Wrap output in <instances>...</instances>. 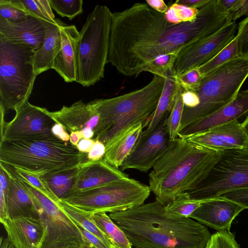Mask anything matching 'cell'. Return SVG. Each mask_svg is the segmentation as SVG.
<instances>
[{
	"mask_svg": "<svg viewBox=\"0 0 248 248\" xmlns=\"http://www.w3.org/2000/svg\"><path fill=\"white\" fill-rule=\"evenodd\" d=\"M46 34L41 46L35 50L33 57L34 71L36 76L52 69L55 57L61 45L59 20L55 23L43 21Z\"/></svg>",
	"mask_w": 248,
	"mask_h": 248,
	"instance_id": "24",
	"label": "cell"
},
{
	"mask_svg": "<svg viewBox=\"0 0 248 248\" xmlns=\"http://www.w3.org/2000/svg\"><path fill=\"white\" fill-rule=\"evenodd\" d=\"M146 3L153 9L161 14H165L168 9L163 0H146Z\"/></svg>",
	"mask_w": 248,
	"mask_h": 248,
	"instance_id": "48",
	"label": "cell"
},
{
	"mask_svg": "<svg viewBox=\"0 0 248 248\" xmlns=\"http://www.w3.org/2000/svg\"><path fill=\"white\" fill-rule=\"evenodd\" d=\"M86 248H110L97 237L79 227Z\"/></svg>",
	"mask_w": 248,
	"mask_h": 248,
	"instance_id": "43",
	"label": "cell"
},
{
	"mask_svg": "<svg viewBox=\"0 0 248 248\" xmlns=\"http://www.w3.org/2000/svg\"><path fill=\"white\" fill-rule=\"evenodd\" d=\"M151 191L149 186L128 177L96 188L73 193L61 200L94 214L110 213L143 204Z\"/></svg>",
	"mask_w": 248,
	"mask_h": 248,
	"instance_id": "9",
	"label": "cell"
},
{
	"mask_svg": "<svg viewBox=\"0 0 248 248\" xmlns=\"http://www.w3.org/2000/svg\"><path fill=\"white\" fill-rule=\"evenodd\" d=\"M240 56L237 38H234L211 60L200 66L203 78L229 60Z\"/></svg>",
	"mask_w": 248,
	"mask_h": 248,
	"instance_id": "31",
	"label": "cell"
},
{
	"mask_svg": "<svg viewBox=\"0 0 248 248\" xmlns=\"http://www.w3.org/2000/svg\"><path fill=\"white\" fill-rule=\"evenodd\" d=\"M14 119L6 123L2 140H26L55 137L52 128L56 122L47 114L46 108L28 101L17 110Z\"/></svg>",
	"mask_w": 248,
	"mask_h": 248,
	"instance_id": "12",
	"label": "cell"
},
{
	"mask_svg": "<svg viewBox=\"0 0 248 248\" xmlns=\"http://www.w3.org/2000/svg\"><path fill=\"white\" fill-rule=\"evenodd\" d=\"M179 53L175 51L157 57L148 65L145 72L165 78L168 72L173 70Z\"/></svg>",
	"mask_w": 248,
	"mask_h": 248,
	"instance_id": "37",
	"label": "cell"
},
{
	"mask_svg": "<svg viewBox=\"0 0 248 248\" xmlns=\"http://www.w3.org/2000/svg\"><path fill=\"white\" fill-rule=\"evenodd\" d=\"M245 56H248V52L246 54Z\"/></svg>",
	"mask_w": 248,
	"mask_h": 248,
	"instance_id": "58",
	"label": "cell"
},
{
	"mask_svg": "<svg viewBox=\"0 0 248 248\" xmlns=\"http://www.w3.org/2000/svg\"><path fill=\"white\" fill-rule=\"evenodd\" d=\"M188 139L217 152L248 147L247 136L238 120L215 126Z\"/></svg>",
	"mask_w": 248,
	"mask_h": 248,
	"instance_id": "16",
	"label": "cell"
},
{
	"mask_svg": "<svg viewBox=\"0 0 248 248\" xmlns=\"http://www.w3.org/2000/svg\"><path fill=\"white\" fill-rule=\"evenodd\" d=\"M128 177V175L103 159L96 161L86 160L79 166L74 186L67 195L96 188Z\"/></svg>",
	"mask_w": 248,
	"mask_h": 248,
	"instance_id": "19",
	"label": "cell"
},
{
	"mask_svg": "<svg viewBox=\"0 0 248 248\" xmlns=\"http://www.w3.org/2000/svg\"><path fill=\"white\" fill-rule=\"evenodd\" d=\"M12 175L28 187L40 204L39 216L47 229L42 248H86L79 227L56 203L27 182Z\"/></svg>",
	"mask_w": 248,
	"mask_h": 248,
	"instance_id": "11",
	"label": "cell"
},
{
	"mask_svg": "<svg viewBox=\"0 0 248 248\" xmlns=\"http://www.w3.org/2000/svg\"><path fill=\"white\" fill-rule=\"evenodd\" d=\"M106 146L100 140H96L93 147L87 154V159L89 161H96L103 158L106 153Z\"/></svg>",
	"mask_w": 248,
	"mask_h": 248,
	"instance_id": "44",
	"label": "cell"
},
{
	"mask_svg": "<svg viewBox=\"0 0 248 248\" xmlns=\"http://www.w3.org/2000/svg\"><path fill=\"white\" fill-rule=\"evenodd\" d=\"M87 155L56 137L0 141V163L39 176L77 168L85 162Z\"/></svg>",
	"mask_w": 248,
	"mask_h": 248,
	"instance_id": "4",
	"label": "cell"
},
{
	"mask_svg": "<svg viewBox=\"0 0 248 248\" xmlns=\"http://www.w3.org/2000/svg\"><path fill=\"white\" fill-rule=\"evenodd\" d=\"M210 1V0H177L175 2L180 4L199 9Z\"/></svg>",
	"mask_w": 248,
	"mask_h": 248,
	"instance_id": "50",
	"label": "cell"
},
{
	"mask_svg": "<svg viewBox=\"0 0 248 248\" xmlns=\"http://www.w3.org/2000/svg\"><path fill=\"white\" fill-rule=\"evenodd\" d=\"M57 205L78 227L93 234L110 247V243L93 219L94 213L79 208L61 199Z\"/></svg>",
	"mask_w": 248,
	"mask_h": 248,
	"instance_id": "27",
	"label": "cell"
},
{
	"mask_svg": "<svg viewBox=\"0 0 248 248\" xmlns=\"http://www.w3.org/2000/svg\"><path fill=\"white\" fill-rule=\"evenodd\" d=\"M199 9L180 4L175 2L171 4L164 14L166 20L172 24L194 21L197 17Z\"/></svg>",
	"mask_w": 248,
	"mask_h": 248,
	"instance_id": "33",
	"label": "cell"
},
{
	"mask_svg": "<svg viewBox=\"0 0 248 248\" xmlns=\"http://www.w3.org/2000/svg\"><path fill=\"white\" fill-rule=\"evenodd\" d=\"M29 15L13 0H0V17L10 22H17L24 20Z\"/></svg>",
	"mask_w": 248,
	"mask_h": 248,
	"instance_id": "38",
	"label": "cell"
},
{
	"mask_svg": "<svg viewBox=\"0 0 248 248\" xmlns=\"http://www.w3.org/2000/svg\"><path fill=\"white\" fill-rule=\"evenodd\" d=\"M230 14L233 22L243 16H248V0H240L234 10Z\"/></svg>",
	"mask_w": 248,
	"mask_h": 248,
	"instance_id": "46",
	"label": "cell"
},
{
	"mask_svg": "<svg viewBox=\"0 0 248 248\" xmlns=\"http://www.w3.org/2000/svg\"><path fill=\"white\" fill-rule=\"evenodd\" d=\"M5 172L9 177L8 188L4 193L9 217H39L41 205L36 197L21 181Z\"/></svg>",
	"mask_w": 248,
	"mask_h": 248,
	"instance_id": "23",
	"label": "cell"
},
{
	"mask_svg": "<svg viewBox=\"0 0 248 248\" xmlns=\"http://www.w3.org/2000/svg\"><path fill=\"white\" fill-rule=\"evenodd\" d=\"M35 50L0 37V109L17 110L28 101L37 76Z\"/></svg>",
	"mask_w": 248,
	"mask_h": 248,
	"instance_id": "8",
	"label": "cell"
},
{
	"mask_svg": "<svg viewBox=\"0 0 248 248\" xmlns=\"http://www.w3.org/2000/svg\"><path fill=\"white\" fill-rule=\"evenodd\" d=\"M93 219L111 244L119 248H132V245L124 232L107 213H94Z\"/></svg>",
	"mask_w": 248,
	"mask_h": 248,
	"instance_id": "28",
	"label": "cell"
},
{
	"mask_svg": "<svg viewBox=\"0 0 248 248\" xmlns=\"http://www.w3.org/2000/svg\"><path fill=\"white\" fill-rule=\"evenodd\" d=\"M240 0H218V3L225 11L231 13L238 5Z\"/></svg>",
	"mask_w": 248,
	"mask_h": 248,
	"instance_id": "52",
	"label": "cell"
},
{
	"mask_svg": "<svg viewBox=\"0 0 248 248\" xmlns=\"http://www.w3.org/2000/svg\"><path fill=\"white\" fill-rule=\"evenodd\" d=\"M51 130L53 134L60 140L65 142L69 141L70 135L61 124L56 123Z\"/></svg>",
	"mask_w": 248,
	"mask_h": 248,
	"instance_id": "47",
	"label": "cell"
},
{
	"mask_svg": "<svg viewBox=\"0 0 248 248\" xmlns=\"http://www.w3.org/2000/svg\"><path fill=\"white\" fill-rule=\"evenodd\" d=\"M56 13L62 17L71 20L83 12L82 0H48Z\"/></svg>",
	"mask_w": 248,
	"mask_h": 248,
	"instance_id": "35",
	"label": "cell"
},
{
	"mask_svg": "<svg viewBox=\"0 0 248 248\" xmlns=\"http://www.w3.org/2000/svg\"><path fill=\"white\" fill-rule=\"evenodd\" d=\"M218 0L199 9L193 22L172 24L146 3L112 13L108 62L121 74L137 77L157 57L178 51L232 22Z\"/></svg>",
	"mask_w": 248,
	"mask_h": 248,
	"instance_id": "1",
	"label": "cell"
},
{
	"mask_svg": "<svg viewBox=\"0 0 248 248\" xmlns=\"http://www.w3.org/2000/svg\"><path fill=\"white\" fill-rule=\"evenodd\" d=\"M0 166L27 182L44 196L58 204L60 199L53 193L41 176L27 173L1 163Z\"/></svg>",
	"mask_w": 248,
	"mask_h": 248,
	"instance_id": "32",
	"label": "cell"
},
{
	"mask_svg": "<svg viewBox=\"0 0 248 248\" xmlns=\"http://www.w3.org/2000/svg\"><path fill=\"white\" fill-rule=\"evenodd\" d=\"M240 56H245L248 52V16L238 24L236 35Z\"/></svg>",
	"mask_w": 248,
	"mask_h": 248,
	"instance_id": "41",
	"label": "cell"
},
{
	"mask_svg": "<svg viewBox=\"0 0 248 248\" xmlns=\"http://www.w3.org/2000/svg\"><path fill=\"white\" fill-rule=\"evenodd\" d=\"M83 139L81 131L72 132L70 134V142L77 147L80 140Z\"/></svg>",
	"mask_w": 248,
	"mask_h": 248,
	"instance_id": "54",
	"label": "cell"
},
{
	"mask_svg": "<svg viewBox=\"0 0 248 248\" xmlns=\"http://www.w3.org/2000/svg\"><path fill=\"white\" fill-rule=\"evenodd\" d=\"M248 88L240 90L230 103L206 118L181 129L178 137L186 140L198 133L215 126L247 116Z\"/></svg>",
	"mask_w": 248,
	"mask_h": 248,
	"instance_id": "17",
	"label": "cell"
},
{
	"mask_svg": "<svg viewBox=\"0 0 248 248\" xmlns=\"http://www.w3.org/2000/svg\"><path fill=\"white\" fill-rule=\"evenodd\" d=\"M182 96L184 106L186 108H193L199 104V98L195 91L183 90Z\"/></svg>",
	"mask_w": 248,
	"mask_h": 248,
	"instance_id": "45",
	"label": "cell"
},
{
	"mask_svg": "<svg viewBox=\"0 0 248 248\" xmlns=\"http://www.w3.org/2000/svg\"><path fill=\"white\" fill-rule=\"evenodd\" d=\"M45 34L43 21L31 15L17 22L0 17V37L6 40L26 44L35 51L42 45Z\"/></svg>",
	"mask_w": 248,
	"mask_h": 248,
	"instance_id": "21",
	"label": "cell"
},
{
	"mask_svg": "<svg viewBox=\"0 0 248 248\" xmlns=\"http://www.w3.org/2000/svg\"><path fill=\"white\" fill-rule=\"evenodd\" d=\"M206 248H240L230 231H220L211 235Z\"/></svg>",
	"mask_w": 248,
	"mask_h": 248,
	"instance_id": "40",
	"label": "cell"
},
{
	"mask_svg": "<svg viewBox=\"0 0 248 248\" xmlns=\"http://www.w3.org/2000/svg\"><path fill=\"white\" fill-rule=\"evenodd\" d=\"M144 127L145 124L140 122L128 129L106 149L103 159L115 168L121 167L136 144Z\"/></svg>",
	"mask_w": 248,
	"mask_h": 248,
	"instance_id": "26",
	"label": "cell"
},
{
	"mask_svg": "<svg viewBox=\"0 0 248 248\" xmlns=\"http://www.w3.org/2000/svg\"><path fill=\"white\" fill-rule=\"evenodd\" d=\"M244 209L222 198L204 200L188 217L218 231H230L234 218Z\"/></svg>",
	"mask_w": 248,
	"mask_h": 248,
	"instance_id": "18",
	"label": "cell"
},
{
	"mask_svg": "<svg viewBox=\"0 0 248 248\" xmlns=\"http://www.w3.org/2000/svg\"><path fill=\"white\" fill-rule=\"evenodd\" d=\"M95 142V140L94 139H82L78 143L77 147L80 152L88 154Z\"/></svg>",
	"mask_w": 248,
	"mask_h": 248,
	"instance_id": "51",
	"label": "cell"
},
{
	"mask_svg": "<svg viewBox=\"0 0 248 248\" xmlns=\"http://www.w3.org/2000/svg\"><path fill=\"white\" fill-rule=\"evenodd\" d=\"M180 87L173 70L168 72L165 77L163 90L156 108L151 115L145 130H143L140 138L144 137L152 132L166 114L170 112Z\"/></svg>",
	"mask_w": 248,
	"mask_h": 248,
	"instance_id": "25",
	"label": "cell"
},
{
	"mask_svg": "<svg viewBox=\"0 0 248 248\" xmlns=\"http://www.w3.org/2000/svg\"><path fill=\"white\" fill-rule=\"evenodd\" d=\"M0 248H15V247L8 238H3L1 237Z\"/></svg>",
	"mask_w": 248,
	"mask_h": 248,
	"instance_id": "55",
	"label": "cell"
},
{
	"mask_svg": "<svg viewBox=\"0 0 248 248\" xmlns=\"http://www.w3.org/2000/svg\"><path fill=\"white\" fill-rule=\"evenodd\" d=\"M61 47L57 53L53 69L66 82H76L77 48L79 31L74 25H68L59 21Z\"/></svg>",
	"mask_w": 248,
	"mask_h": 248,
	"instance_id": "20",
	"label": "cell"
},
{
	"mask_svg": "<svg viewBox=\"0 0 248 248\" xmlns=\"http://www.w3.org/2000/svg\"><path fill=\"white\" fill-rule=\"evenodd\" d=\"M9 183V177L5 170L0 167V187L4 193L7 191Z\"/></svg>",
	"mask_w": 248,
	"mask_h": 248,
	"instance_id": "53",
	"label": "cell"
},
{
	"mask_svg": "<svg viewBox=\"0 0 248 248\" xmlns=\"http://www.w3.org/2000/svg\"><path fill=\"white\" fill-rule=\"evenodd\" d=\"M110 248H119L117 247L116 246H115L114 245L111 244L110 246Z\"/></svg>",
	"mask_w": 248,
	"mask_h": 248,
	"instance_id": "57",
	"label": "cell"
},
{
	"mask_svg": "<svg viewBox=\"0 0 248 248\" xmlns=\"http://www.w3.org/2000/svg\"><path fill=\"white\" fill-rule=\"evenodd\" d=\"M204 201L191 199L186 192L181 194L166 206L172 212L188 217Z\"/></svg>",
	"mask_w": 248,
	"mask_h": 248,
	"instance_id": "36",
	"label": "cell"
},
{
	"mask_svg": "<svg viewBox=\"0 0 248 248\" xmlns=\"http://www.w3.org/2000/svg\"><path fill=\"white\" fill-rule=\"evenodd\" d=\"M0 221L9 217L7 211V203L5 194L0 186Z\"/></svg>",
	"mask_w": 248,
	"mask_h": 248,
	"instance_id": "49",
	"label": "cell"
},
{
	"mask_svg": "<svg viewBox=\"0 0 248 248\" xmlns=\"http://www.w3.org/2000/svg\"><path fill=\"white\" fill-rule=\"evenodd\" d=\"M218 152L177 137L170 140L149 174V187L156 201L167 205L195 189L205 178Z\"/></svg>",
	"mask_w": 248,
	"mask_h": 248,
	"instance_id": "3",
	"label": "cell"
},
{
	"mask_svg": "<svg viewBox=\"0 0 248 248\" xmlns=\"http://www.w3.org/2000/svg\"><path fill=\"white\" fill-rule=\"evenodd\" d=\"M79 166L66 171L41 177L53 193L61 199L72 189L76 180Z\"/></svg>",
	"mask_w": 248,
	"mask_h": 248,
	"instance_id": "29",
	"label": "cell"
},
{
	"mask_svg": "<svg viewBox=\"0 0 248 248\" xmlns=\"http://www.w3.org/2000/svg\"><path fill=\"white\" fill-rule=\"evenodd\" d=\"M248 78L247 56L234 58L205 76L195 91L199 104L193 108L184 106L180 131L231 102Z\"/></svg>",
	"mask_w": 248,
	"mask_h": 248,
	"instance_id": "6",
	"label": "cell"
},
{
	"mask_svg": "<svg viewBox=\"0 0 248 248\" xmlns=\"http://www.w3.org/2000/svg\"><path fill=\"white\" fill-rule=\"evenodd\" d=\"M164 79L154 75L148 84L140 89L110 98L90 101L99 115L93 139L97 140L103 134L104 141L112 143L138 123L142 122L146 126L157 105Z\"/></svg>",
	"mask_w": 248,
	"mask_h": 248,
	"instance_id": "5",
	"label": "cell"
},
{
	"mask_svg": "<svg viewBox=\"0 0 248 248\" xmlns=\"http://www.w3.org/2000/svg\"><path fill=\"white\" fill-rule=\"evenodd\" d=\"M169 113L166 114L152 132L139 138L120 167L122 170L130 169L147 172L153 168L167 150L170 140L167 126Z\"/></svg>",
	"mask_w": 248,
	"mask_h": 248,
	"instance_id": "14",
	"label": "cell"
},
{
	"mask_svg": "<svg viewBox=\"0 0 248 248\" xmlns=\"http://www.w3.org/2000/svg\"><path fill=\"white\" fill-rule=\"evenodd\" d=\"M112 13L106 5H96L81 31L77 48L76 82L94 85L104 78L108 62Z\"/></svg>",
	"mask_w": 248,
	"mask_h": 248,
	"instance_id": "7",
	"label": "cell"
},
{
	"mask_svg": "<svg viewBox=\"0 0 248 248\" xmlns=\"http://www.w3.org/2000/svg\"><path fill=\"white\" fill-rule=\"evenodd\" d=\"M46 111L57 123L61 124L69 132L83 131L87 128L94 130L99 120V115L95 108L90 103L81 100L70 106H63L60 110Z\"/></svg>",
	"mask_w": 248,
	"mask_h": 248,
	"instance_id": "22",
	"label": "cell"
},
{
	"mask_svg": "<svg viewBox=\"0 0 248 248\" xmlns=\"http://www.w3.org/2000/svg\"><path fill=\"white\" fill-rule=\"evenodd\" d=\"M237 29L238 25L232 21L213 34L181 50L173 66L174 75L211 60L234 38Z\"/></svg>",
	"mask_w": 248,
	"mask_h": 248,
	"instance_id": "13",
	"label": "cell"
},
{
	"mask_svg": "<svg viewBox=\"0 0 248 248\" xmlns=\"http://www.w3.org/2000/svg\"><path fill=\"white\" fill-rule=\"evenodd\" d=\"M0 223L15 248H42L47 229L39 217H8Z\"/></svg>",
	"mask_w": 248,
	"mask_h": 248,
	"instance_id": "15",
	"label": "cell"
},
{
	"mask_svg": "<svg viewBox=\"0 0 248 248\" xmlns=\"http://www.w3.org/2000/svg\"><path fill=\"white\" fill-rule=\"evenodd\" d=\"M183 89L180 87L176 95L173 107L167 118V126L170 140L177 138L181 128L184 104L182 93Z\"/></svg>",
	"mask_w": 248,
	"mask_h": 248,
	"instance_id": "34",
	"label": "cell"
},
{
	"mask_svg": "<svg viewBox=\"0 0 248 248\" xmlns=\"http://www.w3.org/2000/svg\"><path fill=\"white\" fill-rule=\"evenodd\" d=\"M219 197L233 202L245 209H248V188L231 191L221 195Z\"/></svg>",
	"mask_w": 248,
	"mask_h": 248,
	"instance_id": "42",
	"label": "cell"
},
{
	"mask_svg": "<svg viewBox=\"0 0 248 248\" xmlns=\"http://www.w3.org/2000/svg\"><path fill=\"white\" fill-rule=\"evenodd\" d=\"M175 76L178 84L184 91H195L203 79L198 67L190 69Z\"/></svg>",
	"mask_w": 248,
	"mask_h": 248,
	"instance_id": "39",
	"label": "cell"
},
{
	"mask_svg": "<svg viewBox=\"0 0 248 248\" xmlns=\"http://www.w3.org/2000/svg\"><path fill=\"white\" fill-rule=\"evenodd\" d=\"M218 152V158L206 176L188 192L191 199L207 200L248 188V147Z\"/></svg>",
	"mask_w": 248,
	"mask_h": 248,
	"instance_id": "10",
	"label": "cell"
},
{
	"mask_svg": "<svg viewBox=\"0 0 248 248\" xmlns=\"http://www.w3.org/2000/svg\"><path fill=\"white\" fill-rule=\"evenodd\" d=\"M108 216L137 248H206L211 237L204 225L156 201Z\"/></svg>",
	"mask_w": 248,
	"mask_h": 248,
	"instance_id": "2",
	"label": "cell"
},
{
	"mask_svg": "<svg viewBox=\"0 0 248 248\" xmlns=\"http://www.w3.org/2000/svg\"></svg>",
	"mask_w": 248,
	"mask_h": 248,
	"instance_id": "59",
	"label": "cell"
},
{
	"mask_svg": "<svg viewBox=\"0 0 248 248\" xmlns=\"http://www.w3.org/2000/svg\"><path fill=\"white\" fill-rule=\"evenodd\" d=\"M241 124L248 139V115L246 116Z\"/></svg>",
	"mask_w": 248,
	"mask_h": 248,
	"instance_id": "56",
	"label": "cell"
},
{
	"mask_svg": "<svg viewBox=\"0 0 248 248\" xmlns=\"http://www.w3.org/2000/svg\"><path fill=\"white\" fill-rule=\"evenodd\" d=\"M30 15L42 21L55 23V15L48 0H13Z\"/></svg>",
	"mask_w": 248,
	"mask_h": 248,
	"instance_id": "30",
	"label": "cell"
}]
</instances>
